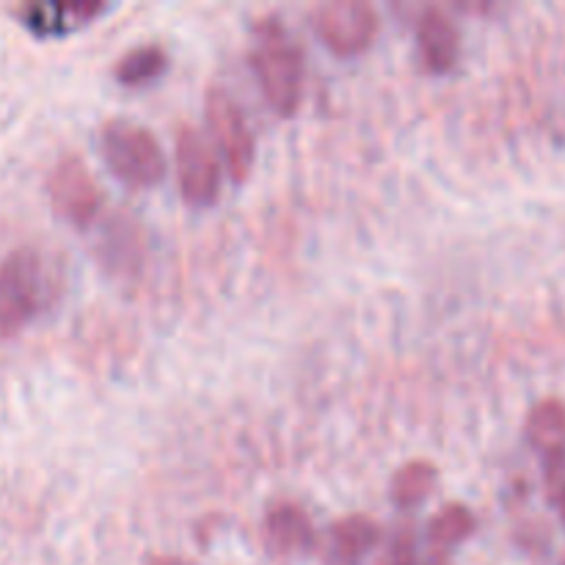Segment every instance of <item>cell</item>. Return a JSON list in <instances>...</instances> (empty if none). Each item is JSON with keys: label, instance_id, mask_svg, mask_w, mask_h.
<instances>
[{"label": "cell", "instance_id": "cell-7", "mask_svg": "<svg viewBox=\"0 0 565 565\" xmlns=\"http://www.w3.org/2000/svg\"><path fill=\"white\" fill-rule=\"evenodd\" d=\"M47 193L55 213L70 224L86 226L103 213V188L77 154H61L47 174Z\"/></svg>", "mask_w": 565, "mask_h": 565}, {"label": "cell", "instance_id": "cell-17", "mask_svg": "<svg viewBox=\"0 0 565 565\" xmlns=\"http://www.w3.org/2000/svg\"><path fill=\"white\" fill-rule=\"evenodd\" d=\"M417 533H414V524H397L392 530L390 541L384 544V552L379 555L375 565H412L417 561Z\"/></svg>", "mask_w": 565, "mask_h": 565}, {"label": "cell", "instance_id": "cell-1", "mask_svg": "<svg viewBox=\"0 0 565 565\" xmlns=\"http://www.w3.org/2000/svg\"><path fill=\"white\" fill-rule=\"evenodd\" d=\"M252 66L270 108L281 116L296 114L303 94V55L276 17H265L254 28Z\"/></svg>", "mask_w": 565, "mask_h": 565}, {"label": "cell", "instance_id": "cell-8", "mask_svg": "<svg viewBox=\"0 0 565 565\" xmlns=\"http://www.w3.org/2000/svg\"><path fill=\"white\" fill-rule=\"evenodd\" d=\"M94 252L108 274L119 276V279L138 276L147 263V232H143L141 221L125 210H114L99 224Z\"/></svg>", "mask_w": 565, "mask_h": 565}, {"label": "cell", "instance_id": "cell-14", "mask_svg": "<svg viewBox=\"0 0 565 565\" xmlns=\"http://www.w3.org/2000/svg\"><path fill=\"white\" fill-rule=\"evenodd\" d=\"M166 66H169V53L163 44L143 42L119 55L114 64V77L125 86H143L163 75Z\"/></svg>", "mask_w": 565, "mask_h": 565}, {"label": "cell", "instance_id": "cell-3", "mask_svg": "<svg viewBox=\"0 0 565 565\" xmlns=\"http://www.w3.org/2000/svg\"><path fill=\"white\" fill-rule=\"evenodd\" d=\"M47 265L39 248L17 246L0 259V340L17 337L44 307Z\"/></svg>", "mask_w": 565, "mask_h": 565}, {"label": "cell", "instance_id": "cell-12", "mask_svg": "<svg viewBox=\"0 0 565 565\" xmlns=\"http://www.w3.org/2000/svg\"><path fill=\"white\" fill-rule=\"evenodd\" d=\"M99 11H105V3L83 0V3H28L14 9V14L36 36H61L72 28L86 25Z\"/></svg>", "mask_w": 565, "mask_h": 565}, {"label": "cell", "instance_id": "cell-20", "mask_svg": "<svg viewBox=\"0 0 565 565\" xmlns=\"http://www.w3.org/2000/svg\"><path fill=\"white\" fill-rule=\"evenodd\" d=\"M555 505H557V511H561V519H563V524H565V494L557 497Z\"/></svg>", "mask_w": 565, "mask_h": 565}, {"label": "cell", "instance_id": "cell-10", "mask_svg": "<svg viewBox=\"0 0 565 565\" xmlns=\"http://www.w3.org/2000/svg\"><path fill=\"white\" fill-rule=\"evenodd\" d=\"M417 47L430 72H450L461 55V31L441 6H425L417 20Z\"/></svg>", "mask_w": 565, "mask_h": 565}, {"label": "cell", "instance_id": "cell-5", "mask_svg": "<svg viewBox=\"0 0 565 565\" xmlns=\"http://www.w3.org/2000/svg\"><path fill=\"white\" fill-rule=\"evenodd\" d=\"M315 33L331 53L351 58L375 42L381 28L379 9L367 0H329L318 3L309 14Z\"/></svg>", "mask_w": 565, "mask_h": 565}, {"label": "cell", "instance_id": "cell-13", "mask_svg": "<svg viewBox=\"0 0 565 565\" xmlns=\"http://www.w3.org/2000/svg\"><path fill=\"white\" fill-rule=\"evenodd\" d=\"M524 436L530 447L544 456V461L565 456V403L561 397H546L535 403L524 423Z\"/></svg>", "mask_w": 565, "mask_h": 565}, {"label": "cell", "instance_id": "cell-15", "mask_svg": "<svg viewBox=\"0 0 565 565\" xmlns=\"http://www.w3.org/2000/svg\"><path fill=\"white\" fill-rule=\"evenodd\" d=\"M436 480H439V469L428 458H414L406 461L395 475H392V500L401 508H417L434 494Z\"/></svg>", "mask_w": 565, "mask_h": 565}, {"label": "cell", "instance_id": "cell-4", "mask_svg": "<svg viewBox=\"0 0 565 565\" xmlns=\"http://www.w3.org/2000/svg\"><path fill=\"white\" fill-rule=\"evenodd\" d=\"M204 116L218 158L235 180H246L257 158V143L241 103L224 86H210L204 97Z\"/></svg>", "mask_w": 565, "mask_h": 565}, {"label": "cell", "instance_id": "cell-2", "mask_svg": "<svg viewBox=\"0 0 565 565\" xmlns=\"http://www.w3.org/2000/svg\"><path fill=\"white\" fill-rule=\"evenodd\" d=\"M99 149L108 169L130 188L158 185L169 169L158 136L147 125L127 116H114L99 127Z\"/></svg>", "mask_w": 565, "mask_h": 565}, {"label": "cell", "instance_id": "cell-19", "mask_svg": "<svg viewBox=\"0 0 565 565\" xmlns=\"http://www.w3.org/2000/svg\"><path fill=\"white\" fill-rule=\"evenodd\" d=\"M143 565H193V563L180 555H149L147 561H143Z\"/></svg>", "mask_w": 565, "mask_h": 565}, {"label": "cell", "instance_id": "cell-16", "mask_svg": "<svg viewBox=\"0 0 565 565\" xmlns=\"http://www.w3.org/2000/svg\"><path fill=\"white\" fill-rule=\"evenodd\" d=\"M475 530H478V516L472 513V508L463 502H447L439 513L430 516L428 541L434 550L450 552L452 546L472 539Z\"/></svg>", "mask_w": 565, "mask_h": 565}, {"label": "cell", "instance_id": "cell-11", "mask_svg": "<svg viewBox=\"0 0 565 565\" xmlns=\"http://www.w3.org/2000/svg\"><path fill=\"white\" fill-rule=\"evenodd\" d=\"M326 552L334 565H359L381 544V524L367 513H348L331 522Z\"/></svg>", "mask_w": 565, "mask_h": 565}, {"label": "cell", "instance_id": "cell-18", "mask_svg": "<svg viewBox=\"0 0 565 565\" xmlns=\"http://www.w3.org/2000/svg\"><path fill=\"white\" fill-rule=\"evenodd\" d=\"M412 565H452L450 552H439V550H430L428 555H417V561Z\"/></svg>", "mask_w": 565, "mask_h": 565}, {"label": "cell", "instance_id": "cell-6", "mask_svg": "<svg viewBox=\"0 0 565 565\" xmlns=\"http://www.w3.org/2000/svg\"><path fill=\"white\" fill-rule=\"evenodd\" d=\"M177 185L193 207H207L221 191V158L199 127L182 125L174 141Z\"/></svg>", "mask_w": 565, "mask_h": 565}, {"label": "cell", "instance_id": "cell-9", "mask_svg": "<svg viewBox=\"0 0 565 565\" xmlns=\"http://www.w3.org/2000/svg\"><path fill=\"white\" fill-rule=\"evenodd\" d=\"M265 550L276 557H292L309 552L318 541L315 522L298 502L281 500L268 508L263 519Z\"/></svg>", "mask_w": 565, "mask_h": 565}]
</instances>
